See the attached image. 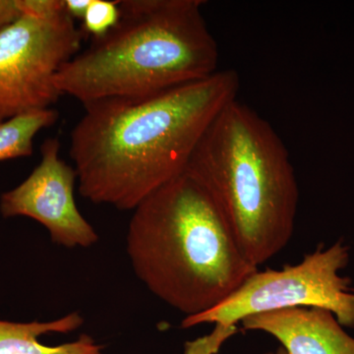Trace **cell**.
Segmentation results:
<instances>
[{
	"instance_id": "1",
	"label": "cell",
	"mask_w": 354,
	"mask_h": 354,
	"mask_svg": "<svg viewBox=\"0 0 354 354\" xmlns=\"http://www.w3.org/2000/svg\"><path fill=\"white\" fill-rule=\"evenodd\" d=\"M234 69L148 97H116L84 106L70 135L81 195L130 211L183 174L203 134L237 99Z\"/></svg>"
},
{
	"instance_id": "2",
	"label": "cell",
	"mask_w": 354,
	"mask_h": 354,
	"mask_svg": "<svg viewBox=\"0 0 354 354\" xmlns=\"http://www.w3.org/2000/svg\"><path fill=\"white\" fill-rule=\"evenodd\" d=\"M133 211L127 241L135 274L186 317L215 308L258 271L208 190L188 171Z\"/></svg>"
},
{
	"instance_id": "3",
	"label": "cell",
	"mask_w": 354,
	"mask_h": 354,
	"mask_svg": "<svg viewBox=\"0 0 354 354\" xmlns=\"http://www.w3.org/2000/svg\"><path fill=\"white\" fill-rule=\"evenodd\" d=\"M203 0H123L113 29L60 68L55 85L83 106L148 97L202 80L218 70V44Z\"/></svg>"
},
{
	"instance_id": "4",
	"label": "cell",
	"mask_w": 354,
	"mask_h": 354,
	"mask_svg": "<svg viewBox=\"0 0 354 354\" xmlns=\"http://www.w3.org/2000/svg\"><path fill=\"white\" fill-rule=\"evenodd\" d=\"M186 171L208 190L251 264L290 241L299 189L290 153L259 113L235 99L203 134Z\"/></svg>"
},
{
	"instance_id": "5",
	"label": "cell",
	"mask_w": 354,
	"mask_h": 354,
	"mask_svg": "<svg viewBox=\"0 0 354 354\" xmlns=\"http://www.w3.org/2000/svg\"><path fill=\"white\" fill-rule=\"evenodd\" d=\"M20 4V17L0 30V123L58 101L55 76L80 51L85 36L64 0Z\"/></svg>"
},
{
	"instance_id": "6",
	"label": "cell",
	"mask_w": 354,
	"mask_h": 354,
	"mask_svg": "<svg viewBox=\"0 0 354 354\" xmlns=\"http://www.w3.org/2000/svg\"><path fill=\"white\" fill-rule=\"evenodd\" d=\"M348 247L337 241L318 247L297 265L281 270L256 271L215 308L185 317L183 329L200 324L236 326L246 317L286 308H321L332 312L337 322L354 328V290L351 279L337 272L348 265Z\"/></svg>"
},
{
	"instance_id": "7",
	"label": "cell",
	"mask_w": 354,
	"mask_h": 354,
	"mask_svg": "<svg viewBox=\"0 0 354 354\" xmlns=\"http://www.w3.org/2000/svg\"><path fill=\"white\" fill-rule=\"evenodd\" d=\"M57 137L44 142L41 162L20 185L1 195L0 212L4 218L23 216L39 221L59 245L88 247L99 236L77 208L76 171L60 158Z\"/></svg>"
},
{
	"instance_id": "8",
	"label": "cell",
	"mask_w": 354,
	"mask_h": 354,
	"mask_svg": "<svg viewBox=\"0 0 354 354\" xmlns=\"http://www.w3.org/2000/svg\"><path fill=\"white\" fill-rule=\"evenodd\" d=\"M241 323L245 330L276 337L288 354H354L353 337L328 310H274L246 317Z\"/></svg>"
},
{
	"instance_id": "9",
	"label": "cell",
	"mask_w": 354,
	"mask_h": 354,
	"mask_svg": "<svg viewBox=\"0 0 354 354\" xmlns=\"http://www.w3.org/2000/svg\"><path fill=\"white\" fill-rule=\"evenodd\" d=\"M84 323L77 312L50 322L14 323L0 320V354H102V346L88 335L73 342L50 346L39 337L48 333L72 332Z\"/></svg>"
},
{
	"instance_id": "10",
	"label": "cell",
	"mask_w": 354,
	"mask_h": 354,
	"mask_svg": "<svg viewBox=\"0 0 354 354\" xmlns=\"http://www.w3.org/2000/svg\"><path fill=\"white\" fill-rule=\"evenodd\" d=\"M55 109H41L15 116L0 123V162L32 155L34 139L44 128L58 120Z\"/></svg>"
},
{
	"instance_id": "11",
	"label": "cell",
	"mask_w": 354,
	"mask_h": 354,
	"mask_svg": "<svg viewBox=\"0 0 354 354\" xmlns=\"http://www.w3.org/2000/svg\"><path fill=\"white\" fill-rule=\"evenodd\" d=\"M120 1L111 0H91L82 20L84 34L91 35L93 39L101 38L118 24L120 19Z\"/></svg>"
},
{
	"instance_id": "12",
	"label": "cell",
	"mask_w": 354,
	"mask_h": 354,
	"mask_svg": "<svg viewBox=\"0 0 354 354\" xmlns=\"http://www.w3.org/2000/svg\"><path fill=\"white\" fill-rule=\"evenodd\" d=\"M237 326H225L216 324L211 334L204 335L194 341L187 342L184 348V354H216L221 346L230 337L236 334Z\"/></svg>"
},
{
	"instance_id": "13",
	"label": "cell",
	"mask_w": 354,
	"mask_h": 354,
	"mask_svg": "<svg viewBox=\"0 0 354 354\" xmlns=\"http://www.w3.org/2000/svg\"><path fill=\"white\" fill-rule=\"evenodd\" d=\"M20 0H0V30L22 14Z\"/></svg>"
},
{
	"instance_id": "14",
	"label": "cell",
	"mask_w": 354,
	"mask_h": 354,
	"mask_svg": "<svg viewBox=\"0 0 354 354\" xmlns=\"http://www.w3.org/2000/svg\"><path fill=\"white\" fill-rule=\"evenodd\" d=\"M90 3L91 0H64L65 10L72 19L82 21Z\"/></svg>"
},
{
	"instance_id": "15",
	"label": "cell",
	"mask_w": 354,
	"mask_h": 354,
	"mask_svg": "<svg viewBox=\"0 0 354 354\" xmlns=\"http://www.w3.org/2000/svg\"><path fill=\"white\" fill-rule=\"evenodd\" d=\"M267 354H288L286 353L285 349L283 348H279L278 351H276V353H270Z\"/></svg>"
}]
</instances>
